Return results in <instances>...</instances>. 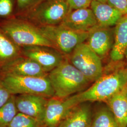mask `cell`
Masks as SVG:
<instances>
[{"label": "cell", "mask_w": 127, "mask_h": 127, "mask_svg": "<svg viewBox=\"0 0 127 127\" xmlns=\"http://www.w3.org/2000/svg\"><path fill=\"white\" fill-rule=\"evenodd\" d=\"M127 85V70L126 68H120L102 75L90 88L69 98L75 106L86 101L106 103Z\"/></svg>", "instance_id": "obj_1"}, {"label": "cell", "mask_w": 127, "mask_h": 127, "mask_svg": "<svg viewBox=\"0 0 127 127\" xmlns=\"http://www.w3.org/2000/svg\"><path fill=\"white\" fill-rule=\"evenodd\" d=\"M48 76L54 90V97L60 99H65L83 90L90 83L66 59L49 72Z\"/></svg>", "instance_id": "obj_2"}, {"label": "cell", "mask_w": 127, "mask_h": 127, "mask_svg": "<svg viewBox=\"0 0 127 127\" xmlns=\"http://www.w3.org/2000/svg\"><path fill=\"white\" fill-rule=\"evenodd\" d=\"M0 28L14 43L20 48L34 46L54 48L39 28L23 18L15 17L0 21Z\"/></svg>", "instance_id": "obj_3"}, {"label": "cell", "mask_w": 127, "mask_h": 127, "mask_svg": "<svg viewBox=\"0 0 127 127\" xmlns=\"http://www.w3.org/2000/svg\"><path fill=\"white\" fill-rule=\"evenodd\" d=\"M71 10L65 0H44L20 18L38 28L54 26L61 24Z\"/></svg>", "instance_id": "obj_4"}, {"label": "cell", "mask_w": 127, "mask_h": 127, "mask_svg": "<svg viewBox=\"0 0 127 127\" xmlns=\"http://www.w3.org/2000/svg\"><path fill=\"white\" fill-rule=\"evenodd\" d=\"M2 81L12 95L27 94L46 98L54 97V90L48 76H6Z\"/></svg>", "instance_id": "obj_5"}, {"label": "cell", "mask_w": 127, "mask_h": 127, "mask_svg": "<svg viewBox=\"0 0 127 127\" xmlns=\"http://www.w3.org/2000/svg\"><path fill=\"white\" fill-rule=\"evenodd\" d=\"M42 34L63 54H70L78 45L84 42L89 32L76 31L60 24L39 28Z\"/></svg>", "instance_id": "obj_6"}, {"label": "cell", "mask_w": 127, "mask_h": 127, "mask_svg": "<svg viewBox=\"0 0 127 127\" xmlns=\"http://www.w3.org/2000/svg\"><path fill=\"white\" fill-rule=\"evenodd\" d=\"M70 54V63L90 82H95L103 75L101 59L86 43L78 45Z\"/></svg>", "instance_id": "obj_7"}, {"label": "cell", "mask_w": 127, "mask_h": 127, "mask_svg": "<svg viewBox=\"0 0 127 127\" xmlns=\"http://www.w3.org/2000/svg\"><path fill=\"white\" fill-rule=\"evenodd\" d=\"M21 55L36 62L48 73L58 67L64 59L63 54L59 50L47 46L21 48Z\"/></svg>", "instance_id": "obj_8"}, {"label": "cell", "mask_w": 127, "mask_h": 127, "mask_svg": "<svg viewBox=\"0 0 127 127\" xmlns=\"http://www.w3.org/2000/svg\"><path fill=\"white\" fill-rule=\"evenodd\" d=\"M3 76L45 77L48 73L32 59L21 56L1 67Z\"/></svg>", "instance_id": "obj_9"}, {"label": "cell", "mask_w": 127, "mask_h": 127, "mask_svg": "<svg viewBox=\"0 0 127 127\" xmlns=\"http://www.w3.org/2000/svg\"><path fill=\"white\" fill-rule=\"evenodd\" d=\"M75 106L69 97L65 99L50 98L48 100L44 113L43 123L46 127H59Z\"/></svg>", "instance_id": "obj_10"}, {"label": "cell", "mask_w": 127, "mask_h": 127, "mask_svg": "<svg viewBox=\"0 0 127 127\" xmlns=\"http://www.w3.org/2000/svg\"><path fill=\"white\" fill-rule=\"evenodd\" d=\"M61 25L73 30L82 32H90L98 26L90 8L71 10Z\"/></svg>", "instance_id": "obj_11"}, {"label": "cell", "mask_w": 127, "mask_h": 127, "mask_svg": "<svg viewBox=\"0 0 127 127\" xmlns=\"http://www.w3.org/2000/svg\"><path fill=\"white\" fill-rule=\"evenodd\" d=\"M86 41L87 45L101 59L112 49L114 32L110 27L97 26L89 32Z\"/></svg>", "instance_id": "obj_12"}, {"label": "cell", "mask_w": 127, "mask_h": 127, "mask_svg": "<svg viewBox=\"0 0 127 127\" xmlns=\"http://www.w3.org/2000/svg\"><path fill=\"white\" fill-rule=\"evenodd\" d=\"M48 100L45 97L33 95L23 94L15 97L16 105L19 113L42 122Z\"/></svg>", "instance_id": "obj_13"}, {"label": "cell", "mask_w": 127, "mask_h": 127, "mask_svg": "<svg viewBox=\"0 0 127 127\" xmlns=\"http://www.w3.org/2000/svg\"><path fill=\"white\" fill-rule=\"evenodd\" d=\"M90 8L101 27H110L115 26L124 16L118 10L107 2L92 1Z\"/></svg>", "instance_id": "obj_14"}, {"label": "cell", "mask_w": 127, "mask_h": 127, "mask_svg": "<svg viewBox=\"0 0 127 127\" xmlns=\"http://www.w3.org/2000/svg\"><path fill=\"white\" fill-rule=\"evenodd\" d=\"M127 48V15H124L114 29V44L110 51V58L114 62L122 61Z\"/></svg>", "instance_id": "obj_15"}, {"label": "cell", "mask_w": 127, "mask_h": 127, "mask_svg": "<svg viewBox=\"0 0 127 127\" xmlns=\"http://www.w3.org/2000/svg\"><path fill=\"white\" fill-rule=\"evenodd\" d=\"M92 119L90 108L80 104L72 109L58 127H91Z\"/></svg>", "instance_id": "obj_16"}, {"label": "cell", "mask_w": 127, "mask_h": 127, "mask_svg": "<svg viewBox=\"0 0 127 127\" xmlns=\"http://www.w3.org/2000/svg\"><path fill=\"white\" fill-rule=\"evenodd\" d=\"M126 88L127 86L106 102L119 127H127Z\"/></svg>", "instance_id": "obj_17"}, {"label": "cell", "mask_w": 127, "mask_h": 127, "mask_svg": "<svg viewBox=\"0 0 127 127\" xmlns=\"http://www.w3.org/2000/svg\"><path fill=\"white\" fill-rule=\"evenodd\" d=\"M21 56V48L15 44L0 28V67Z\"/></svg>", "instance_id": "obj_18"}, {"label": "cell", "mask_w": 127, "mask_h": 127, "mask_svg": "<svg viewBox=\"0 0 127 127\" xmlns=\"http://www.w3.org/2000/svg\"><path fill=\"white\" fill-rule=\"evenodd\" d=\"M91 127H119L108 107H104L97 111L93 116Z\"/></svg>", "instance_id": "obj_19"}, {"label": "cell", "mask_w": 127, "mask_h": 127, "mask_svg": "<svg viewBox=\"0 0 127 127\" xmlns=\"http://www.w3.org/2000/svg\"><path fill=\"white\" fill-rule=\"evenodd\" d=\"M15 97L12 95L8 102L0 108V127H8L18 114Z\"/></svg>", "instance_id": "obj_20"}, {"label": "cell", "mask_w": 127, "mask_h": 127, "mask_svg": "<svg viewBox=\"0 0 127 127\" xmlns=\"http://www.w3.org/2000/svg\"><path fill=\"white\" fill-rule=\"evenodd\" d=\"M8 127H46L42 122L24 114L18 113Z\"/></svg>", "instance_id": "obj_21"}, {"label": "cell", "mask_w": 127, "mask_h": 127, "mask_svg": "<svg viewBox=\"0 0 127 127\" xmlns=\"http://www.w3.org/2000/svg\"><path fill=\"white\" fill-rule=\"evenodd\" d=\"M17 0H0V21L16 17Z\"/></svg>", "instance_id": "obj_22"}, {"label": "cell", "mask_w": 127, "mask_h": 127, "mask_svg": "<svg viewBox=\"0 0 127 127\" xmlns=\"http://www.w3.org/2000/svg\"><path fill=\"white\" fill-rule=\"evenodd\" d=\"M44 0H17L16 17H22Z\"/></svg>", "instance_id": "obj_23"}, {"label": "cell", "mask_w": 127, "mask_h": 127, "mask_svg": "<svg viewBox=\"0 0 127 127\" xmlns=\"http://www.w3.org/2000/svg\"><path fill=\"white\" fill-rule=\"evenodd\" d=\"M71 10L90 8L92 0H65Z\"/></svg>", "instance_id": "obj_24"}, {"label": "cell", "mask_w": 127, "mask_h": 127, "mask_svg": "<svg viewBox=\"0 0 127 127\" xmlns=\"http://www.w3.org/2000/svg\"><path fill=\"white\" fill-rule=\"evenodd\" d=\"M107 3L123 15H127V0H107Z\"/></svg>", "instance_id": "obj_25"}, {"label": "cell", "mask_w": 127, "mask_h": 127, "mask_svg": "<svg viewBox=\"0 0 127 127\" xmlns=\"http://www.w3.org/2000/svg\"><path fill=\"white\" fill-rule=\"evenodd\" d=\"M11 96L2 80H0V108L8 102Z\"/></svg>", "instance_id": "obj_26"}, {"label": "cell", "mask_w": 127, "mask_h": 127, "mask_svg": "<svg viewBox=\"0 0 127 127\" xmlns=\"http://www.w3.org/2000/svg\"><path fill=\"white\" fill-rule=\"evenodd\" d=\"M92 1H99L101 2H107V0H92Z\"/></svg>", "instance_id": "obj_27"}, {"label": "cell", "mask_w": 127, "mask_h": 127, "mask_svg": "<svg viewBox=\"0 0 127 127\" xmlns=\"http://www.w3.org/2000/svg\"><path fill=\"white\" fill-rule=\"evenodd\" d=\"M125 57L126 58V59H127V48L125 51Z\"/></svg>", "instance_id": "obj_28"}, {"label": "cell", "mask_w": 127, "mask_h": 127, "mask_svg": "<svg viewBox=\"0 0 127 127\" xmlns=\"http://www.w3.org/2000/svg\"><path fill=\"white\" fill-rule=\"evenodd\" d=\"M126 97H127V88H126Z\"/></svg>", "instance_id": "obj_29"}, {"label": "cell", "mask_w": 127, "mask_h": 127, "mask_svg": "<svg viewBox=\"0 0 127 127\" xmlns=\"http://www.w3.org/2000/svg\"><path fill=\"white\" fill-rule=\"evenodd\" d=\"M126 69L127 70V64L126 65Z\"/></svg>", "instance_id": "obj_30"}]
</instances>
